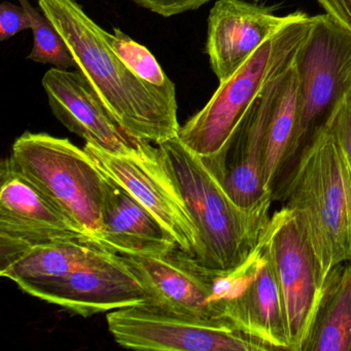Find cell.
Masks as SVG:
<instances>
[{"label": "cell", "mask_w": 351, "mask_h": 351, "mask_svg": "<svg viewBox=\"0 0 351 351\" xmlns=\"http://www.w3.org/2000/svg\"><path fill=\"white\" fill-rule=\"evenodd\" d=\"M104 250L106 247L92 238L55 240L28 250L0 270V274L17 285L51 280L69 274Z\"/></svg>", "instance_id": "cell-20"}, {"label": "cell", "mask_w": 351, "mask_h": 351, "mask_svg": "<svg viewBox=\"0 0 351 351\" xmlns=\"http://www.w3.org/2000/svg\"><path fill=\"white\" fill-rule=\"evenodd\" d=\"M106 38L110 48L139 79L154 86L170 100L176 101V85L145 47L129 38L119 28H114L112 34L106 32Z\"/></svg>", "instance_id": "cell-21"}, {"label": "cell", "mask_w": 351, "mask_h": 351, "mask_svg": "<svg viewBox=\"0 0 351 351\" xmlns=\"http://www.w3.org/2000/svg\"><path fill=\"white\" fill-rule=\"evenodd\" d=\"M10 158L97 241L102 231L104 176L85 149L66 138L25 132L16 139Z\"/></svg>", "instance_id": "cell-5"}, {"label": "cell", "mask_w": 351, "mask_h": 351, "mask_svg": "<svg viewBox=\"0 0 351 351\" xmlns=\"http://www.w3.org/2000/svg\"><path fill=\"white\" fill-rule=\"evenodd\" d=\"M326 14L351 32V0H316Z\"/></svg>", "instance_id": "cell-26"}, {"label": "cell", "mask_w": 351, "mask_h": 351, "mask_svg": "<svg viewBox=\"0 0 351 351\" xmlns=\"http://www.w3.org/2000/svg\"><path fill=\"white\" fill-rule=\"evenodd\" d=\"M158 147L196 227L195 260L215 275L239 267L258 245L270 211L236 204L201 157L178 137Z\"/></svg>", "instance_id": "cell-3"}, {"label": "cell", "mask_w": 351, "mask_h": 351, "mask_svg": "<svg viewBox=\"0 0 351 351\" xmlns=\"http://www.w3.org/2000/svg\"><path fill=\"white\" fill-rule=\"evenodd\" d=\"M312 20L302 13L266 40L229 80L219 83L208 104L180 126L178 138L182 145L199 157L217 153L269 84L293 62Z\"/></svg>", "instance_id": "cell-4"}, {"label": "cell", "mask_w": 351, "mask_h": 351, "mask_svg": "<svg viewBox=\"0 0 351 351\" xmlns=\"http://www.w3.org/2000/svg\"><path fill=\"white\" fill-rule=\"evenodd\" d=\"M302 12L275 16L243 0H219L209 13L206 52L219 83L229 80L269 38Z\"/></svg>", "instance_id": "cell-16"}, {"label": "cell", "mask_w": 351, "mask_h": 351, "mask_svg": "<svg viewBox=\"0 0 351 351\" xmlns=\"http://www.w3.org/2000/svg\"><path fill=\"white\" fill-rule=\"evenodd\" d=\"M332 131L351 165V91L332 120Z\"/></svg>", "instance_id": "cell-25"}, {"label": "cell", "mask_w": 351, "mask_h": 351, "mask_svg": "<svg viewBox=\"0 0 351 351\" xmlns=\"http://www.w3.org/2000/svg\"><path fill=\"white\" fill-rule=\"evenodd\" d=\"M32 22L29 14L22 5L17 7L9 1L0 5V40H10L16 34L26 29H32Z\"/></svg>", "instance_id": "cell-23"}, {"label": "cell", "mask_w": 351, "mask_h": 351, "mask_svg": "<svg viewBox=\"0 0 351 351\" xmlns=\"http://www.w3.org/2000/svg\"><path fill=\"white\" fill-rule=\"evenodd\" d=\"M301 351H351V261L337 265L326 275Z\"/></svg>", "instance_id": "cell-18"}, {"label": "cell", "mask_w": 351, "mask_h": 351, "mask_svg": "<svg viewBox=\"0 0 351 351\" xmlns=\"http://www.w3.org/2000/svg\"><path fill=\"white\" fill-rule=\"evenodd\" d=\"M81 71L121 126L134 138L160 145L178 137V102L139 79L108 45L106 32L77 0H38Z\"/></svg>", "instance_id": "cell-1"}, {"label": "cell", "mask_w": 351, "mask_h": 351, "mask_svg": "<svg viewBox=\"0 0 351 351\" xmlns=\"http://www.w3.org/2000/svg\"><path fill=\"white\" fill-rule=\"evenodd\" d=\"M312 19L293 59L299 77V114L285 171L313 135L332 124L351 91V32L328 14Z\"/></svg>", "instance_id": "cell-6"}, {"label": "cell", "mask_w": 351, "mask_h": 351, "mask_svg": "<svg viewBox=\"0 0 351 351\" xmlns=\"http://www.w3.org/2000/svg\"><path fill=\"white\" fill-rule=\"evenodd\" d=\"M102 173V231L97 242L117 254H160L180 247L169 230L145 205L112 176Z\"/></svg>", "instance_id": "cell-17"}, {"label": "cell", "mask_w": 351, "mask_h": 351, "mask_svg": "<svg viewBox=\"0 0 351 351\" xmlns=\"http://www.w3.org/2000/svg\"><path fill=\"white\" fill-rule=\"evenodd\" d=\"M272 199L297 215L322 278L351 261V165L332 124L316 132L283 172Z\"/></svg>", "instance_id": "cell-2"}, {"label": "cell", "mask_w": 351, "mask_h": 351, "mask_svg": "<svg viewBox=\"0 0 351 351\" xmlns=\"http://www.w3.org/2000/svg\"><path fill=\"white\" fill-rule=\"evenodd\" d=\"M96 165L145 205L194 258L198 234L182 194L166 168L159 147L147 141L123 154H110L86 143Z\"/></svg>", "instance_id": "cell-10"}, {"label": "cell", "mask_w": 351, "mask_h": 351, "mask_svg": "<svg viewBox=\"0 0 351 351\" xmlns=\"http://www.w3.org/2000/svg\"><path fill=\"white\" fill-rule=\"evenodd\" d=\"M270 84L231 139L217 153L201 157L232 200L248 210L270 211L273 202L272 194L265 188L263 178L272 104Z\"/></svg>", "instance_id": "cell-14"}, {"label": "cell", "mask_w": 351, "mask_h": 351, "mask_svg": "<svg viewBox=\"0 0 351 351\" xmlns=\"http://www.w3.org/2000/svg\"><path fill=\"white\" fill-rule=\"evenodd\" d=\"M217 285L219 317L274 350L291 351L278 285L260 244L239 267L217 275Z\"/></svg>", "instance_id": "cell-11"}, {"label": "cell", "mask_w": 351, "mask_h": 351, "mask_svg": "<svg viewBox=\"0 0 351 351\" xmlns=\"http://www.w3.org/2000/svg\"><path fill=\"white\" fill-rule=\"evenodd\" d=\"M49 106L57 120L86 143L110 154H123L138 145L106 108L81 71L51 69L43 77Z\"/></svg>", "instance_id": "cell-15"}, {"label": "cell", "mask_w": 351, "mask_h": 351, "mask_svg": "<svg viewBox=\"0 0 351 351\" xmlns=\"http://www.w3.org/2000/svg\"><path fill=\"white\" fill-rule=\"evenodd\" d=\"M258 244L278 285L289 349L301 351L324 289L315 254L295 213L283 206L271 215Z\"/></svg>", "instance_id": "cell-8"}, {"label": "cell", "mask_w": 351, "mask_h": 351, "mask_svg": "<svg viewBox=\"0 0 351 351\" xmlns=\"http://www.w3.org/2000/svg\"><path fill=\"white\" fill-rule=\"evenodd\" d=\"M0 176V270L40 244L91 238L77 221L21 173L11 158L3 160Z\"/></svg>", "instance_id": "cell-9"}, {"label": "cell", "mask_w": 351, "mask_h": 351, "mask_svg": "<svg viewBox=\"0 0 351 351\" xmlns=\"http://www.w3.org/2000/svg\"><path fill=\"white\" fill-rule=\"evenodd\" d=\"M272 93L263 178L266 190L272 194L287 166L299 114V77L291 63L270 84Z\"/></svg>", "instance_id": "cell-19"}, {"label": "cell", "mask_w": 351, "mask_h": 351, "mask_svg": "<svg viewBox=\"0 0 351 351\" xmlns=\"http://www.w3.org/2000/svg\"><path fill=\"white\" fill-rule=\"evenodd\" d=\"M117 254L147 291L145 305L182 315L221 318L217 275L202 268L192 254L180 247L160 254Z\"/></svg>", "instance_id": "cell-13"}, {"label": "cell", "mask_w": 351, "mask_h": 351, "mask_svg": "<svg viewBox=\"0 0 351 351\" xmlns=\"http://www.w3.org/2000/svg\"><path fill=\"white\" fill-rule=\"evenodd\" d=\"M18 287L28 295L84 317L149 302L141 281L108 248L65 276Z\"/></svg>", "instance_id": "cell-12"}, {"label": "cell", "mask_w": 351, "mask_h": 351, "mask_svg": "<svg viewBox=\"0 0 351 351\" xmlns=\"http://www.w3.org/2000/svg\"><path fill=\"white\" fill-rule=\"evenodd\" d=\"M18 1L29 14L32 22L34 47L27 59L42 64H52L57 69H77V63L71 56L64 40L47 16L32 7L29 0Z\"/></svg>", "instance_id": "cell-22"}, {"label": "cell", "mask_w": 351, "mask_h": 351, "mask_svg": "<svg viewBox=\"0 0 351 351\" xmlns=\"http://www.w3.org/2000/svg\"><path fill=\"white\" fill-rule=\"evenodd\" d=\"M139 7L145 8L164 18L196 11L210 0H132Z\"/></svg>", "instance_id": "cell-24"}, {"label": "cell", "mask_w": 351, "mask_h": 351, "mask_svg": "<svg viewBox=\"0 0 351 351\" xmlns=\"http://www.w3.org/2000/svg\"><path fill=\"white\" fill-rule=\"evenodd\" d=\"M106 322L114 341L135 350H274L228 320L182 315L145 304L114 310Z\"/></svg>", "instance_id": "cell-7"}]
</instances>
